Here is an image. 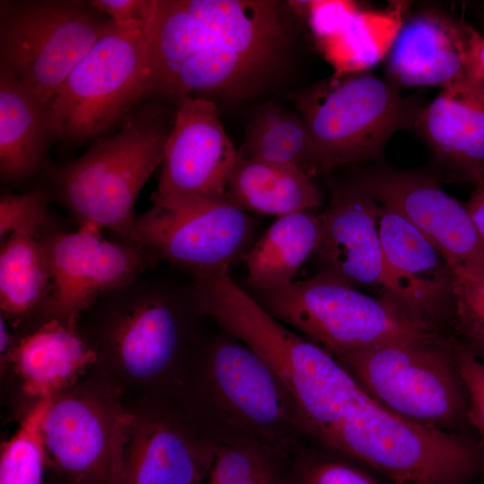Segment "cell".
Here are the masks:
<instances>
[{
  "instance_id": "7402d4cb",
  "label": "cell",
  "mask_w": 484,
  "mask_h": 484,
  "mask_svg": "<svg viewBox=\"0 0 484 484\" xmlns=\"http://www.w3.org/2000/svg\"><path fill=\"white\" fill-rule=\"evenodd\" d=\"M40 228L17 229L2 238L0 308L10 324H18L35 312L44 316L52 279Z\"/></svg>"
},
{
  "instance_id": "2e32d148",
  "label": "cell",
  "mask_w": 484,
  "mask_h": 484,
  "mask_svg": "<svg viewBox=\"0 0 484 484\" xmlns=\"http://www.w3.org/2000/svg\"><path fill=\"white\" fill-rule=\"evenodd\" d=\"M213 451L176 416L133 415L114 484H201Z\"/></svg>"
},
{
  "instance_id": "d590c367",
  "label": "cell",
  "mask_w": 484,
  "mask_h": 484,
  "mask_svg": "<svg viewBox=\"0 0 484 484\" xmlns=\"http://www.w3.org/2000/svg\"><path fill=\"white\" fill-rule=\"evenodd\" d=\"M465 344V343H464ZM467 345V344H466ZM478 357L484 359V342L467 345Z\"/></svg>"
},
{
  "instance_id": "6da1fadb",
  "label": "cell",
  "mask_w": 484,
  "mask_h": 484,
  "mask_svg": "<svg viewBox=\"0 0 484 484\" xmlns=\"http://www.w3.org/2000/svg\"><path fill=\"white\" fill-rule=\"evenodd\" d=\"M168 112L150 104L120 130L96 141L81 157L49 169L56 197L79 227L114 231L134 244V205L143 186L161 166L172 128Z\"/></svg>"
},
{
  "instance_id": "1f68e13d",
  "label": "cell",
  "mask_w": 484,
  "mask_h": 484,
  "mask_svg": "<svg viewBox=\"0 0 484 484\" xmlns=\"http://www.w3.org/2000/svg\"><path fill=\"white\" fill-rule=\"evenodd\" d=\"M315 34L324 41L335 36L359 10L341 1H315L306 4Z\"/></svg>"
},
{
  "instance_id": "44dd1931",
  "label": "cell",
  "mask_w": 484,
  "mask_h": 484,
  "mask_svg": "<svg viewBox=\"0 0 484 484\" xmlns=\"http://www.w3.org/2000/svg\"><path fill=\"white\" fill-rule=\"evenodd\" d=\"M321 237V217L313 210L278 217L243 259L251 286L264 293L292 284L298 269L315 254Z\"/></svg>"
},
{
  "instance_id": "30bf717a",
  "label": "cell",
  "mask_w": 484,
  "mask_h": 484,
  "mask_svg": "<svg viewBox=\"0 0 484 484\" xmlns=\"http://www.w3.org/2000/svg\"><path fill=\"white\" fill-rule=\"evenodd\" d=\"M136 215L132 241L193 277L229 269L254 244L249 214L226 197L152 194Z\"/></svg>"
},
{
  "instance_id": "5bb4252c",
  "label": "cell",
  "mask_w": 484,
  "mask_h": 484,
  "mask_svg": "<svg viewBox=\"0 0 484 484\" xmlns=\"http://www.w3.org/2000/svg\"><path fill=\"white\" fill-rule=\"evenodd\" d=\"M475 31L436 9L419 11L398 28L385 58V80L396 90L480 84Z\"/></svg>"
},
{
  "instance_id": "4fadbf2b",
  "label": "cell",
  "mask_w": 484,
  "mask_h": 484,
  "mask_svg": "<svg viewBox=\"0 0 484 484\" xmlns=\"http://www.w3.org/2000/svg\"><path fill=\"white\" fill-rule=\"evenodd\" d=\"M350 177L377 203L414 225L442 254L454 276L484 277V243L465 204L445 193L436 171L378 165Z\"/></svg>"
},
{
  "instance_id": "ba28073f",
  "label": "cell",
  "mask_w": 484,
  "mask_h": 484,
  "mask_svg": "<svg viewBox=\"0 0 484 484\" xmlns=\"http://www.w3.org/2000/svg\"><path fill=\"white\" fill-rule=\"evenodd\" d=\"M202 371L212 438L250 440L290 455L301 436L293 404L259 356L236 339L221 338L209 346Z\"/></svg>"
},
{
  "instance_id": "8d00e7d4",
  "label": "cell",
  "mask_w": 484,
  "mask_h": 484,
  "mask_svg": "<svg viewBox=\"0 0 484 484\" xmlns=\"http://www.w3.org/2000/svg\"><path fill=\"white\" fill-rule=\"evenodd\" d=\"M481 182H484V177H483V179L481 180ZM481 182H480V183H481ZM477 186H478V185H477Z\"/></svg>"
},
{
  "instance_id": "5b68a950",
  "label": "cell",
  "mask_w": 484,
  "mask_h": 484,
  "mask_svg": "<svg viewBox=\"0 0 484 484\" xmlns=\"http://www.w3.org/2000/svg\"><path fill=\"white\" fill-rule=\"evenodd\" d=\"M143 275L99 297L83 336L129 377L151 381L177 362L187 341V308L194 305L177 288Z\"/></svg>"
},
{
  "instance_id": "f546056e",
  "label": "cell",
  "mask_w": 484,
  "mask_h": 484,
  "mask_svg": "<svg viewBox=\"0 0 484 484\" xmlns=\"http://www.w3.org/2000/svg\"><path fill=\"white\" fill-rule=\"evenodd\" d=\"M49 191L38 186L21 194H4L0 198L1 239L28 227L42 228L53 220L48 212Z\"/></svg>"
},
{
  "instance_id": "8fae6325",
  "label": "cell",
  "mask_w": 484,
  "mask_h": 484,
  "mask_svg": "<svg viewBox=\"0 0 484 484\" xmlns=\"http://www.w3.org/2000/svg\"><path fill=\"white\" fill-rule=\"evenodd\" d=\"M132 416L100 389L56 394L41 425L48 462L68 484H114Z\"/></svg>"
},
{
  "instance_id": "7c38bea8",
  "label": "cell",
  "mask_w": 484,
  "mask_h": 484,
  "mask_svg": "<svg viewBox=\"0 0 484 484\" xmlns=\"http://www.w3.org/2000/svg\"><path fill=\"white\" fill-rule=\"evenodd\" d=\"M51 272V296L44 321L77 323L99 297L153 268L159 260L136 244L112 242L94 226L66 231L54 220L40 228Z\"/></svg>"
},
{
  "instance_id": "4316f807",
  "label": "cell",
  "mask_w": 484,
  "mask_h": 484,
  "mask_svg": "<svg viewBox=\"0 0 484 484\" xmlns=\"http://www.w3.org/2000/svg\"><path fill=\"white\" fill-rule=\"evenodd\" d=\"M298 444L290 455L284 484H391L359 460L314 445Z\"/></svg>"
},
{
  "instance_id": "9a60e30c",
  "label": "cell",
  "mask_w": 484,
  "mask_h": 484,
  "mask_svg": "<svg viewBox=\"0 0 484 484\" xmlns=\"http://www.w3.org/2000/svg\"><path fill=\"white\" fill-rule=\"evenodd\" d=\"M238 160V149L226 133L215 103L200 96L182 98L153 194L225 197Z\"/></svg>"
},
{
  "instance_id": "e575fe53",
  "label": "cell",
  "mask_w": 484,
  "mask_h": 484,
  "mask_svg": "<svg viewBox=\"0 0 484 484\" xmlns=\"http://www.w3.org/2000/svg\"><path fill=\"white\" fill-rule=\"evenodd\" d=\"M16 340L13 337L6 325V319L1 315L0 316V352L1 358H8L12 351Z\"/></svg>"
},
{
  "instance_id": "cb8c5ba5",
  "label": "cell",
  "mask_w": 484,
  "mask_h": 484,
  "mask_svg": "<svg viewBox=\"0 0 484 484\" xmlns=\"http://www.w3.org/2000/svg\"><path fill=\"white\" fill-rule=\"evenodd\" d=\"M240 159H262L288 163L312 177L319 173L308 129L299 114L277 104L260 106L251 117Z\"/></svg>"
},
{
  "instance_id": "d4e9b609",
  "label": "cell",
  "mask_w": 484,
  "mask_h": 484,
  "mask_svg": "<svg viewBox=\"0 0 484 484\" xmlns=\"http://www.w3.org/2000/svg\"><path fill=\"white\" fill-rule=\"evenodd\" d=\"M213 440L212 458L201 484H284L290 456L250 440Z\"/></svg>"
},
{
  "instance_id": "83f0119b",
  "label": "cell",
  "mask_w": 484,
  "mask_h": 484,
  "mask_svg": "<svg viewBox=\"0 0 484 484\" xmlns=\"http://www.w3.org/2000/svg\"><path fill=\"white\" fill-rule=\"evenodd\" d=\"M52 397L39 399L17 432L1 445L0 484H42L48 457L41 425Z\"/></svg>"
},
{
  "instance_id": "ac0fdd59",
  "label": "cell",
  "mask_w": 484,
  "mask_h": 484,
  "mask_svg": "<svg viewBox=\"0 0 484 484\" xmlns=\"http://www.w3.org/2000/svg\"><path fill=\"white\" fill-rule=\"evenodd\" d=\"M8 359L24 393L42 399L73 385L98 355L77 323L50 318L17 339Z\"/></svg>"
},
{
  "instance_id": "f1b7e54d",
  "label": "cell",
  "mask_w": 484,
  "mask_h": 484,
  "mask_svg": "<svg viewBox=\"0 0 484 484\" xmlns=\"http://www.w3.org/2000/svg\"><path fill=\"white\" fill-rule=\"evenodd\" d=\"M449 328L467 345L484 342V277L455 276Z\"/></svg>"
},
{
  "instance_id": "7a4b0ae2",
  "label": "cell",
  "mask_w": 484,
  "mask_h": 484,
  "mask_svg": "<svg viewBox=\"0 0 484 484\" xmlns=\"http://www.w3.org/2000/svg\"><path fill=\"white\" fill-rule=\"evenodd\" d=\"M454 336L399 340L335 358L376 401L401 417L469 436L468 394L454 353Z\"/></svg>"
},
{
  "instance_id": "9c48e42d",
  "label": "cell",
  "mask_w": 484,
  "mask_h": 484,
  "mask_svg": "<svg viewBox=\"0 0 484 484\" xmlns=\"http://www.w3.org/2000/svg\"><path fill=\"white\" fill-rule=\"evenodd\" d=\"M144 27L109 28L70 73L50 104L56 137H96L125 117L148 93Z\"/></svg>"
},
{
  "instance_id": "277c9868",
  "label": "cell",
  "mask_w": 484,
  "mask_h": 484,
  "mask_svg": "<svg viewBox=\"0 0 484 484\" xmlns=\"http://www.w3.org/2000/svg\"><path fill=\"white\" fill-rule=\"evenodd\" d=\"M255 299L278 321L334 358L390 341L445 333L387 298L359 291L325 268L282 290L257 293Z\"/></svg>"
},
{
  "instance_id": "d6986e66",
  "label": "cell",
  "mask_w": 484,
  "mask_h": 484,
  "mask_svg": "<svg viewBox=\"0 0 484 484\" xmlns=\"http://www.w3.org/2000/svg\"><path fill=\"white\" fill-rule=\"evenodd\" d=\"M56 137L50 105L40 101L0 65V174L8 182L33 176Z\"/></svg>"
},
{
  "instance_id": "ffe728a7",
  "label": "cell",
  "mask_w": 484,
  "mask_h": 484,
  "mask_svg": "<svg viewBox=\"0 0 484 484\" xmlns=\"http://www.w3.org/2000/svg\"><path fill=\"white\" fill-rule=\"evenodd\" d=\"M225 197L248 212L281 217L322 204V196L304 170L262 159L238 160L226 186Z\"/></svg>"
},
{
  "instance_id": "52a82bcc",
  "label": "cell",
  "mask_w": 484,
  "mask_h": 484,
  "mask_svg": "<svg viewBox=\"0 0 484 484\" xmlns=\"http://www.w3.org/2000/svg\"><path fill=\"white\" fill-rule=\"evenodd\" d=\"M330 200L320 214L322 237L315 252L325 268L352 285L378 290L432 327L447 332L452 309L388 263L378 234V203L351 177L330 180Z\"/></svg>"
},
{
  "instance_id": "603a6c76",
  "label": "cell",
  "mask_w": 484,
  "mask_h": 484,
  "mask_svg": "<svg viewBox=\"0 0 484 484\" xmlns=\"http://www.w3.org/2000/svg\"><path fill=\"white\" fill-rule=\"evenodd\" d=\"M378 204V234L388 263L453 310L455 276L442 254L402 214Z\"/></svg>"
},
{
  "instance_id": "836d02e7",
  "label": "cell",
  "mask_w": 484,
  "mask_h": 484,
  "mask_svg": "<svg viewBox=\"0 0 484 484\" xmlns=\"http://www.w3.org/2000/svg\"><path fill=\"white\" fill-rule=\"evenodd\" d=\"M465 206L484 243V182L476 186Z\"/></svg>"
},
{
  "instance_id": "3957f363",
  "label": "cell",
  "mask_w": 484,
  "mask_h": 484,
  "mask_svg": "<svg viewBox=\"0 0 484 484\" xmlns=\"http://www.w3.org/2000/svg\"><path fill=\"white\" fill-rule=\"evenodd\" d=\"M291 99L311 136L319 173L378 160L394 133L414 126L426 106L368 70L335 73Z\"/></svg>"
},
{
  "instance_id": "8992f818",
  "label": "cell",
  "mask_w": 484,
  "mask_h": 484,
  "mask_svg": "<svg viewBox=\"0 0 484 484\" xmlns=\"http://www.w3.org/2000/svg\"><path fill=\"white\" fill-rule=\"evenodd\" d=\"M88 2L1 1L0 65L50 105L111 21Z\"/></svg>"
},
{
  "instance_id": "e0dca14e",
  "label": "cell",
  "mask_w": 484,
  "mask_h": 484,
  "mask_svg": "<svg viewBox=\"0 0 484 484\" xmlns=\"http://www.w3.org/2000/svg\"><path fill=\"white\" fill-rule=\"evenodd\" d=\"M414 126L448 180L479 185L484 177V100L481 85L442 88ZM443 181V180H442Z\"/></svg>"
},
{
  "instance_id": "4dcf8cb0",
  "label": "cell",
  "mask_w": 484,
  "mask_h": 484,
  "mask_svg": "<svg viewBox=\"0 0 484 484\" xmlns=\"http://www.w3.org/2000/svg\"><path fill=\"white\" fill-rule=\"evenodd\" d=\"M454 353L468 394V421L484 452V359L456 337Z\"/></svg>"
},
{
  "instance_id": "484cf974",
  "label": "cell",
  "mask_w": 484,
  "mask_h": 484,
  "mask_svg": "<svg viewBox=\"0 0 484 484\" xmlns=\"http://www.w3.org/2000/svg\"><path fill=\"white\" fill-rule=\"evenodd\" d=\"M392 18L358 10L342 29L325 40L336 73L367 70L385 56L398 30Z\"/></svg>"
},
{
  "instance_id": "d6a6232c",
  "label": "cell",
  "mask_w": 484,
  "mask_h": 484,
  "mask_svg": "<svg viewBox=\"0 0 484 484\" xmlns=\"http://www.w3.org/2000/svg\"><path fill=\"white\" fill-rule=\"evenodd\" d=\"M90 4L118 26L147 25L153 0H91Z\"/></svg>"
}]
</instances>
